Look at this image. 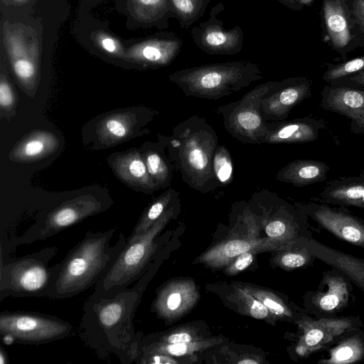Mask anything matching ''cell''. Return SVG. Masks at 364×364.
<instances>
[{"label": "cell", "instance_id": "obj_1", "mask_svg": "<svg viewBox=\"0 0 364 364\" xmlns=\"http://www.w3.org/2000/svg\"><path fill=\"white\" fill-rule=\"evenodd\" d=\"M152 267L151 262L134 284L115 296H89L85 302L79 335L102 359L114 355L122 364L135 362L143 337L135 332L133 320Z\"/></svg>", "mask_w": 364, "mask_h": 364}, {"label": "cell", "instance_id": "obj_2", "mask_svg": "<svg viewBox=\"0 0 364 364\" xmlns=\"http://www.w3.org/2000/svg\"><path fill=\"white\" fill-rule=\"evenodd\" d=\"M114 232V228L87 232L60 262V270L48 298L73 297L95 286L127 244V237L120 233L115 244L111 245Z\"/></svg>", "mask_w": 364, "mask_h": 364}, {"label": "cell", "instance_id": "obj_3", "mask_svg": "<svg viewBox=\"0 0 364 364\" xmlns=\"http://www.w3.org/2000/svg\"><path fill=\"white\" fill-rule=\"evenodd\" d=\"M218 146L214 128L205 118L198 115L180 122L167 138L170 159L183 181L201 193L213 191L220 186L213 166Z\"/></svg>", "mask_w": 364, "mask_h": 364}, {"label": "cell", "instance_id": "obj_4", "mask_svg": "<svg viewBox=\"0 0 364 364\" xmlns=\"http://www.w3.org/2000/svg\"><path fill=\"white\" fill-rule=\"evenodd\" d=\"M188 97L219 100L263 78L259 65L247 60L211 63L176 70L168 76Z\"/></svg>", "mask_w": 364, "mask_h": 364}, {"label": "cell", "instance_id": "obj_5", "mask_svg": "<svg viewBox=\"0 0 364 364\" xmlns=\"http://www.w3.org/2000/svg\"><path fill=\"white\" fill-rule=\"evenodd\" d=\"M179 200L171 205L164 214L144 233L127 240L112 267L95 286L92 298L114 297L136 282L148 269L155 255L158 235L173 218Z\"/></svg>", "mask_w": 364, "mask_h": 364}, {"label": "cell", "instance_id": "obj_6", "mask_svg": "<svg viewBox=\"0 0 364 364\" xmlns=\"http://www.w3.org/2000/svg\"><path fill=\"white\" fill-rule=\"evenodd\" d=\"M58 252L55 246L0 262V301L9 296L48 297L60 270L49 267Z\"/></svg>", "mask_w": 364, "mask_h": 364}, {"label": "cell", "instance_id": "obj_7", "mask_svg": "<svg viewBox=\"0 0 364 364\" xmlns=\"http://www.w3.org/2000/svg\"><path fill=\"white\" fill-rule=\"evenodd\" d=\"M71 323L59 317L33 311L0 312V336L6 345H41L69 337Z\"/></svg>", "mask_w": 364, "mask_h": 364}, {"label": "cell", "instance_id": "obj_8", "mask_svg": "<svg viewBox=\"0 0 364 364\" xmlns=\"http://www.w3.org/2000/svg\"><path fill=\"white\" fill-rule=\"evenodd\" d=\"M276 82L268 81L259 84L239 100L217 108L230 135L244 144H263L268 129L261 114V102Z\"/></svg>", "mask_w": 364, "mask_h": 364}, {"label": "cell", "instance_id": "obj_9", "mask_svg": "<svg viewBox=\"0 0 364 364\" xmlns=\"http://www.w3.org/2000/svg\"><path fill=\"white\" fill-rule=\"evenodd\" d=\"M106 208L105 203L92 194L65 200L43 213L24 237L22 245L46 240Z\"/></svg>", "mask_w": 364, "mask_h": 364}, {"label": "cell", "instance_id": "obj_10", "mask_svg": "<svg viewBox=\"0 0 364 364\" xmlns=\"http://www.w3.org/2000/svg\"><path fill=\"white\" fill-rule=\"evenodd\" d=\"M223 3L215 5L208 18L194 26L191 35L195 44L203 52L210 55H234L240 53L243 46V31L239 26L225 29L223 21L218 18L223 11Z\"/></svg>", "mask_w": 364, "mask_h": 364}, {"label": "cell", "instance_id": "obj_11", "mask_svg": "<svg viewBox=\"0 0 364 364\" xmlns=\"http://www.w3.org/2000/svg\"><path fill=\"white\" fill-rule=\"evenodd\" d=\"M298 205L304 213L336 237L364 247V222L350 214L343 206L336 208L314 200Z\"/></svg>", "mask_w": 364, "mask_h": 364}, {"label": "cell", "instance_id": "obj_12", "mask_svg": "<svg viewBox=\"0 0 364 364\" xmlns=\"http://www.w3.org/2000/svg\"><path fill=\"white\" fill-rule=\"evenodd\" d=\"M311 96V83L306 77H293L277 81L262 100V116L266 122L286 120L294 107Z\"/></svg>", "mask_w": 364, "mask_h": 364}, {"label": "cell", "instance_id": "obj_13", "mask_svg": "<svg viewBox=\"0 0 364 364\" xmlns=\"http://www.w3.org/2000/svg\"><path fill=\"white\" fill-rule=\"evenodd\" d=\"M320 107L350 119V130L364 134V88L326 85L321 92Z\"/></svg>", "mask_w": 364, "mask_h": 364}, {"label": "cell", "instance_id": "obj_14", "mask_svg": "<svg viewBox=\"0 0 364 364\" xmlns=\"http://www.w3.org/2000/svg\"><path fill=\"white\" fill-rule=\"evenodd\" d=\"M354 318H321L307 319L301 324L302 334L296 352L307 355L335 342L358 326Z\"/></svg>", "mask_w": 364, "mask_h": 364}, {"label": "cell", "instance_id": "obj_15", "mask_svg": "<svg viewBox=\"0 0 364 364\" xmlns=\"http://www.w3.org/2000/svg\"><path fill=\"white\" fill-rule=\"evenodd\" d=\"M267 133L263 144H304L318 139L325 122L310 117L267 122Z\"/></svg>", "mask_w": 364, "mask_h": 364}, {"label": "cell", "instance_id": "obj_16", "mask_svg": "<svg viewBox=\"0 0 364 364\" xmlns=\"http://www.w3.org/2000/svg\"><path fill=\"white\" fill-rule=\"evenodd\" d=\"M323 17L327 36L335 50L342 51L354 40L355 21L347 0H323Z\"/></svg>", "mask_w": 364, "mask_h": 364}, {"label": "cell", "instance_id": "obj_17", "mask_svg": "<svg viewBox=\"0 0 364 364\" xmlns=\"http://www.w3.org/2000/svg\"><path fill=\"white\" fill-rule=\"evenodd\" d=\"M314 201L364 209V173L331 180Z\"/></svg>", "mask_w": 364, "mask_h": 364}, {"label": "cell", "instance_id": "obj_18", "mask_svg": "<svg viewBox=\"0 0 364 364\" xmlns=\"http://www.w3.org/2000/svg\"><path fill=\"white\" fill-rule=\"evenodd\" d=\"M111 165L115 174L126 184L146 193L159 189L149 173L143 155L137 150L120 154Z\"/></svg>", "mask_w": 364, "mask_h": 364}, {"label": "cell", "instance_id": "obj_19", "mask_svg": "<svg viewBox=\"0 0 364 364\" xmlns=\"http://www.w3.org/2000/svg\"><path fill=\"white\" fill-rule=\"evenodd\" d=\"M59 146V139L53 132L36 129L15 144L9 157L14 162L31 163L54 154Z\"/></svg>", "mask_w": 364, "mask_h": 364}, {"label": "cell", "instance_id": "obj_20", "mask_svg": "<svg viewBox=\"0 0 364 364\" xmlns=\"http://www.w3.org/2000/svg\"><path fill=\"white\" fill-rule=\"evenodd\" d=\"M183 41L173 33L165 38L148 40L134 50V58L151 67L170 65L180 53Z\"/></svg>", "mask_w": 364, "mask_h": 364}, {"label": "cell", "instance_id": "obj_21", "mask_svg": "<svg viewBox=\"0 0 364 364\" xmlns=\"http://www.w3.org/2000/svg\"><path fill=\"white\" fill-rule=\"evenodd\" d=\"M287 245H289L287 241L282 239L232 240L207 252L201 256L200 260L212 266H220L247 252L285 248Z\"/></svg>", "mask_w": 364, "mask_h": 364}, {"label": "cell", "instance_id": "obj_22", "mask_svg": "<svg viewBox=\"0 0 364 364\" xmlns=\"http://www.w3.org/2000/svg\"><path fill=\"white\" fill-rule=\"evenodd\" d=\"M308 250L311 255L341 271L364 291L363 260L335 250L315 240L309 242Z\"/></svg>", "mask_w": 364, "mask_h": 364}, {"label": "cell", "instance_id": "obj_23", "mask_svg": "<svg viewBox=\"0 0 364 364\" xmlns=\"http://www.w3.org/2000/svg\"><path fill=\"white\" fill-rule=\"evenodd\" d=\"M329 169L330 167L324 161L298 159L282 167L277 172L276 179L296 187H304L324 181Z\"/></svg>", "mask_w": 364, "mask_h": 364}, {"label": "cell", "instance_id": "obj_24", "mask_svg": "<svg viewBox=\"0 0 364 364\" xmlns=\"http://www.w3.org/2000/svg\"><path fill=\"white\" fill-rule=\"evenodd\" d=\"M138 123L134 112H118L109 114L97 126L99 141L106 146H113L128 139Z\"/></svg>", "mask_w": 364, "mask_h": 364}, {"label": "cell", "instance_id": "obj_25", "mask_svg": "<svg viewBox=\"0 0 364 364\" xmlns=\"http://www.w3.org/2000/svg\"><path fill=\"white\" fill-rule=\"evenodd\" d=\"M323 282L328 289L316 294L314 304L320 311L333 313L341 309L348 302L349 289L347 281L338 275L327 274Z\"/></svg>", "mask_w": 364, "mask_h": 364}, {"label": "cell", "instance_id": "obj_26", "mask_svg": "<svg viewBox=\"0 0 364 364\" xmlns=\"http://www.w3.org/2000/svg\"><path fill=\"white\" fill-rule=\"evenodd\" d=\"M178 200L179 194L173 189L171 188L163 193L143 213L127 239H132L147 231Z\"/></svg>", "mask_w": 364, "mask_h": 364}, {"label": "cell", "instance_id": "obj_27", "mask_svg": "<svg viewBox=\"0 0 364 364\" xmlns=\"http://www.w3.org/2000/svg\"><path fill=\"white\" fill-rule=\"evenodd\" d=\"M364 358V341L357 336L346 338L329 353V357L318 361L321 364H349Z\"/></svg>", "mask_w": 364, "mask_h": 364}, {"label": "cell", "instance_id": "obj_28", "mask_svg": "<svg viewBox=\"0 0 364 364\" xmlns=\"http://www.w3.org/2000/svg\"><path fill=\"white\" fill-rule=\"evenodd\" d=\"M161 149L146 151L143 157L149 175L159 188L168 187L171 181V164Z\"/></svg>", "mask_w": 364, "mask_h": 364}, {"label": "cell", "instance_id": "obj_29", "mask_svg": "<svg viewBox=\"0 0 364 364\" xmlns=\"http://www.w3.org/2000/svg\"><path fill=\"white\" fill-rule=\"evenodd\" d=\"M142 18L146 23L167 28L168 19L175 18L169 0H136Z\"/></svg>", "mask_w": 364, "mask_h": 364}, {"label": "cell", "instance_id": "obj_30", "mask_svg": "<svg viewBox=\"0 0 364 364\" xmlns=\"http://www.w3.org/2000/svg\"><path fill=\"white\" fill-rule=\"evenodd\" d=\"M181 28H187L205 13L210 0H169Z\"/></svg>", "mask_w": 364, "mask_h": 364}, {"label": "cell", "instance_id": "obj_31", "mask_svg": "<svg viewBox=\"0 0 364 364\" xmlns=\"http://www.w3.org/2000/svg\"><path fill=\"white\" fill-rule=\"evenodd\" d=\"M12 68L22 89L33 97L38 85V70L33 61L25 57L18 58L13 61Z\"/></svg>", "mask_w": 364, "mask_h": 364}, {"label": "cell", "instance_id": "obj_32", "mask_svg": "<svg viewBox=\"0 0 364 364\" xmlns=\"http://www.w3.org/2000/svg\"><path fill=\"white\" fill-rule=\"evenodd\" d=\"M17 104L16 93L8 78L7 73L1 65L0 75V116L9 119L16 114Z\"/></svg>", "mask_w": 364, "mask_h": 364}, {"label": "cell", "instance_id": "obj_33", "mask_svg": "<svg viewBox=\"0 0 364 364\" xmlns=\"http://www.w3.org/2000/svg\"><path fill=\"white\" fill-rule=\"evenodd\" d=\"M213 170L220 186L230 184L233 178V165L230 152L225 145H219L213 161Z\"/></svg>", "mask_w": 364, "mask_h": 364}, {"label": "cell", "instance_id": "obj_34", "mask_svg": "<svg viewBox=\"0 0 364 364\" xmlns=\"http://www.w3.org/2000/svg\"><path fill=\"white\" fill-rule=\"evenodd\" d=\"M364 70V55L336 65H329L323 75L328 84L339 78Z\"/></svg>", "mask_w": 364, "mask_h": 364}, {"label": "cell", "instance_id": "obj_35", "mask_svg": "<svg viewBox=\"0 0 364 364\" xmlns=\"http://www.w3.org/2000/svg\"><path fill=\"white\" fill-rule=\"evenodd\" d=\"M311 255L301 252H287L282 255L280 259L281 264L288 268H297L305 265L309 260Z\"/></svg>", "mask_w": 364, "mask_h": 364}, {"label": "cell", "instance_id": "obj_36", "mask_svg": "<svg viewBox=\"0 0 364 364\" xmlns=\"http://www.w3.org/2000/svg\"><path fill=\"white\" fill-rule=\"evenodd\" d=\"M329 85L364 88V70L339 78Z\"/></svg>", "mask_w": 364, "mask_h": 364}, {"label": "cell", "instance_id": "obj_37", "mask_svg": "<svg viewBox=\"0 0 364 364\" xmlns=\"http://www.w3.org/2000/svg\"><path fill=\"white\" fill-rule=\"evenodd\" d=\"M289 228V224H287L284 220L276 219L267 225L265 232L270 238L281 239L279 237L285 235Z\"/></svg>", "mask_w": 364, "mask_h": 364}, {"label": "cell", "instance_id": "obj_38", "mask_svg": "<svg viewBox=\"0 0 364 364\" xmlns=\"http://www.w3.org/2000/svg\"><path fill=\"white\" fill-rule=\"evenodd\" d=\"M260 301L264 304L267 309L272 314L278 316H289V312L278 301L264 294H259Z\"/></svg>", "mask_w": 364, "mask_h": 364}, {"label": "cell", "instance_id": "obj_39", "mask_svg": "<svg viewBox=\"0 0 364 364\" xmlns=\"http://www.w3.org/2000/svg\"><path fill=\"white\" fill-rule=\"evenodd\" d=\"M253 261V255L250 252H245L237 257L229 269L231 273H237L247 268Z\"/></svg>", "mask_w": 364, "mask_h": 364}, {"label": "cell", "instance_id": "obj_40", "mask_svg": "<svg viewBox=\"0 0 364 364\" xmlns=\"http://www.w3.org/2000/svg\"><path fill=\"white\" fill-rule=\"evenodd\" d=\"M249 311L252 317L262 319L267 317L269 310L260 300L252 299Z\"/></svg>", "mask_w": 364, "mask_h": 364}, {"label": "cell", "instance_id": "obj_41", "mask_svg": "<svg viewBox=\"0 0 364 364\" xmlns=\"http://www.w3.org/2000/svg\"><path fill=\"white\" fill-rule=\"evenodd\" d=\"M352 8L355 23L364 31V0H354Z\"/></svg>", "mask_w": 364, "mask_h": 364}, {"label": "cell", "instance_id": "obj_42", "mask_svg": "<svg viewBox=\"0 0 364 364\" xmlns=\"http://www.w3.org/2000/svg\"><path fill=\"white\" fill-rule=\"evenodd\" d=\"M284 6L291 9L299 10L305 6L310 5L314 0H278Z\"/></svg>", "mask_w": 364, "mask_h": 364}, {"label": "cell", "instance_id": "obj_43", "mask_svg": "<svg viewBox=\"0 0 364 364\" xmlns=\"http://www.w3.org/2000/svg\"><path fill=\"white\" fill-rule=\"evenodd\" d=\"M100 43L102 48L109 53H114L117 51V44L112 38H101L100 40Z\"/></svg>", "mask_w": 364, "mask_h": 364}, {"label": "cell", "instance_id": "obj_44", "mask_svg": "<svg viewBox=\"0 0 364 364\" xmlns=\"http://www.w3.org/2000/svg\"><path fill=\"white\" fill-rule=\"evenodd\" d=\"M0 363L6 364L8 363V357L6 350L1 346L0 348Z\"/></svg>", "mask_w": 364, "mask_h": 364}, {"label": "cell", "instance_id": "obj_45", "mask_svg": "<svg viewBox=\"0 0 364 364\" xmlns=\"http://www.w3.org/2000/svg\"><path fill=\"white\" fill-rule=\"evenodd\" d=\"M258 362L256 361V360H252V359H245V360H242L238 362V363H242V364H245V363H252V364H255V363H257Z\"/></svg>", "mask_w": 364, "mask_h": 364}, {"label": "cell", "instance_id": "obj_46", "mask_svg": "<svg viewBox=\"0 0 364 364\" xmlns=\"http://www.w3.org/2000/svg\"><path fill=\"white\" fill-rule=\"evenodd\" d=\"M20 1H21V0H20Z\"/></svg>", "mask_w": 364, "mask_h": 364}]
</instances>
